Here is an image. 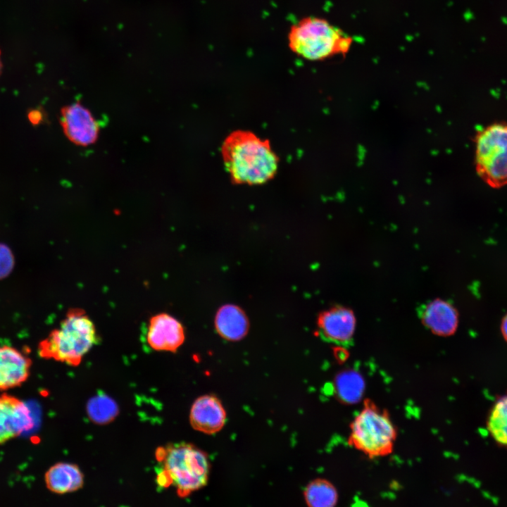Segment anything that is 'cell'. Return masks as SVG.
Here are the masks:
<instances>
[{
  "label": "cell",
  "instance_id": "cell-19",
  "mask_svg": "<svg viewBox=\"0 0 507 507\" xmlns=\"http://www.w3.org/2000/svg\"><path fill=\"white\" fill-rule=\"evenodd\" d=\"M87 413L89 419L96 424H106L118 414V407L115 401L104 393L92 397L87 404Z\"/></svg>",
  "mask_w": 507,
  "mask_h": 507
},
{
  "label": "cell",
  "instance_id": "cell-7",
  "mask_svg": "<svg viewBox=\"0 0 507 507\" xmlns=\"http://www.w3.org/2000/svg\"><path fill=\"white\" fill-rule=\"evenodd\" d=\"M27 405L16 396L0 395V444L20 436L34 427Z\"/></svg>",
  "mask_w": 507,
  "mask_h": 507
},
{
  "label": "cell",
  "instance_id": "cell-3",
  "mask_svg": "<svg viewBox=\"0 0 507 507\" xmlns=\"http://www.w3.org/2000/svg\"><path fill=\"white\" fill-rule=\"evenodd\" d=\"M156 458L161 467L158 484L163 487L173 486L180 496H187L207 484L208 457L194 446L179 443L160 447Z\"/></svg>",
  "mask_w": 507,
  "mask_h": 507
},
{
  "label": "cell",
  "instance_id": "cell-17",
  "mask_svg": "<svg viewBox=\"0 0 507 507\" xmlns=\"http://www.w3.org/2000/svg\"><path fill=\"white\" fill-rule=\"evenodd\" d=\"M364 381L361 375L354 370L339 373L334 381V389L339 400L345 403L358 402L364 391Z\"/></svg>",
  "mask_w": 507,
  "mask_h": 507
},
{
  "label": "cell",
  "instance_id": "cell-11",
  "mask_svg": "<svg viewBox=\"0 0 507 507\" xmlns=\"http://www.w3.org/2000/svg\"><path fill=\"white\" fill-rule=\"evenodd\" d=\"M189 420L194 430L205 434H214L223 427L226 413L217 397L204 395L193 403Z\"/></svg>",
  "mask_w": 507,
  "mask_h": 507
},
{
  "label": "cell",
  "instance_id": "cell-2",
  "mask_svg": "<svg viewBox=\"0 0 507 507\" xmlns=\"http://www.w3.org/2000/svg\"><path fill=\"white\" fill-rule=\"evenodd\" d=\"M96 327L79 308L69 310L59 326L38 345L39 356L69 365H78L83 356L98 342Z\"/></svg>",
  "mask_w": 507,
  "mask_h": 507
},
{
  "label": "cell",
  "instance_id": "cell-13",
  "mask_svg": "<svg viewBox=\"0 0 507 507\" xmlns=\"http://www.w3.org/2000/svg\"><path fill=\"white\" fill-rule=\"evenodd\" d=\"M46 487L51 492L63 494L75 492L84 484V476L80 468L73 463H57L45 473Z\"/></svg>",
  "mask_w": 507,
  "mask_h": 507
},
{
  "label": "cell",
  "instance_id": "cell-22",
  "mask_svg": "<svg viewBox=\"0 0 507 507\" xmlns=\"http://www.w3.org/2000/svg\"><path fill=\"white\" fill-rule=\"evenodd\" d=\"M501 331L503 339L507 343V314L502 319Z\"/></svg>",
  "mask_w": 507,
  "mask_h": 507
},
{
  "label": "cell",
  "instance_id": "cell-1",
  "mask_svg": "<svg viewBox=\"0 0 507 507\" xmlns=\"http://www.w3.org/2000/svg\"><path fill=\"white\" fill-rule=\"evenodd\" d=\"M221 155L232 182L237 184H263L277 171L279 158L269 140L251 131L238 130L228 134L222 144Z\"/></svg>",
  "mask_w": 507,
  "mask_h": 507
},
{
  "label": "cell",
  "instance_id": "cell-4",
  "mask_svg": "<svg viewBox=\"0 0 507 507\" xmlns=\"http://www.w3.org/2000/svg\"><path fill=\"white\" fill-rule=\"evenodd\" d=\"M287 40L294 54L310 61L344 56L353 44V39L342 30L316 16L304 17L292 25Z\"/></svg>",
  "mask_w": 507,
  "mask_h": 507
},
{
  "label": "cell",
  "instance_id": "cell-23",
  "mask_svg": "<svg viewBox=\"0 0 507 507\" xmlns=\"http://www.w3.org/2000/svg\"><path fill=\"white\" fill-rule=\"evenodd\" d=\"M2 70H3V64H2L1 59V51H0V75L2 73Z\"/></svg>",
  "mask_w": 507,
  "mask_h": 507
},
{
  "label": "cell",
  "instance_id": "cell-14",
  "mask_svg": "<svg viewBox=\"0 0 507 507\" xmlns=\"http://www.w3.org/2000/svg\"><path fill=\"white\" fill-rule=\"evenodd\" d=\"M215 327L219 335L229 341L244 338L249 330V320L244 311L237 306H221L215 318Z\"/></svg>",
  "mask_w": 507,
  "mask_h": 507
},
{
  "label": "cell",
  "instance_id": "cell-21",
  "mask_svg": "<svg viewBox=\"0 0 507 507\" xmlns=\"http://www.w3.org/2000/svg\"><path fill=\"white\" fill-rule=\"evenodd\" d=\"M28 118L32 124H39L43 119V114L39 110H32L28 113Z\"/></svg>",
  "mask_w": 507,
  "mask_h": 507
},
{
  "label": "cell",
  "instance_id": "cell-9",
  "mask_svg": "<svg viewBox=\"0 0 507 507\" xmlns=\"http://www.w3.org/2000/svg\"><path fill=\"white\" fill-rule=\"evenodd\" d=\"M184 330L176 318L162 313L149 320L146 342L156 351L175 352L184 341Z\"/></svg>",
  "mask_w": 507,
  "mask_h": 507
},
{
  "label": "cell",
  "instance_id": "cell-16",
  "mask_svg": "<svg viewBox=\"0 0 507 507\" xmlns=\"http://www.w3.org/2000/svg\"><path fill=\"white\" fill-rule=\"evenodd\" d=\"M486 425L489 435L497 445L507 449V392L492 405Z\"/></svg>",
  "mask_w": 507,
  "mask_h": 507
},
{
  "label": "cell",
  "instance_id": "cell-18",
  "mask_svg": "<svg viewBox=\"0 0 507 507\" xmlns=\"http://www.w3.org/2000/svg\"><path fill=\"white\" fill-rule=\"evenodd\" d=\"M304 499L311 507H332L338 501V492L328 480L316 479L305 488Z\"/></svg>",
  "mask_w": 507,
  "mask_h": 507
},
{
  "label": "cell",
  "instance_id": "cell-15",
  "mask_svg": "<svg viewBox=\"0 0 507 507\" xmlns=\"http://www.w3.org/2000/svg\"><path fill=\"white\" fill-rule=\"evenodd\" d=\"M423 320L426 326L434 333L449 336L455 332L458 316L455 308L449 303L437 299L425 308Z\"/></svg>",
  "mask_w": 507,
  "mask_h": 507
},
{
  "label": "cell",
  "instance_id": "cell-12",
  "mask_svg": "<svg viewBox=\"0 0 507 507\" xmlns=\"http://www.w3.org/2000/svg\"><path fill=\"white\" fill-rule=\"evenodd\" d=\"M321 334L330 341L344 343L351 337L355 329L353 313L343 307L332 308L322 313L318 319Z\"/></svg>",
  "mask_w": 507,
  "mask_h": 507
},
{
  "label": "cell",
  "instance_id": "cell-6",
  "mask_svg": "<svg viewBox=\"0 0 507 507\" xmlns=\"http://www.w3.org/2000/svg\"><path fill=\"white\" fill-rule=\"evenodd\" d=\"M475 142L479 177L493 188L507 185V122H497L480 130Z\"/></svg>",
  "mask_w": 507,
  "mask_h": 507
},
{
  "label": "cell",
  "instance_id": "cell-5",
  "mask_svg": "<svg viewBox=\"0 0 507 507\" xmlns=\"http://www.w3.org/2000/svg\"><path fill=\"white\" fill-rule=\"evenodd\" d=\"M348 444L370 459L390 455L397 429L387 411L366 399L349 427Z\"/></svg>",
  "mask_w": 507,
  "mask_h": 507
},
{
  "label": "cell",
  "instance_id": "cell-8",
  "mask_svg": "<svg viewBox=\"0 0 507 507\" xmlns=\"http://www.w3.org/2000/svg\"><path fill=\"white\" fill-rule=\"evenodd\" d=\"M61 123L67 137L80 146H88L96 140L99 127L92 113L79 103L61 111Z\"/></svg>",
  "mask_w": 507,
  "mask_h": 507
},
{
  "label": "cell",
  "instance_id": "cell-20",
  "mask_svg": "<svg viewBox=\"0 0 507 507\" xmlns=\"http://www.w3.org/2000/svg\"><path fill=\"white\" fill-rule=\"evenodd\" d=\"M14 258L11 249L0 244V279L8 275L13 269Z\"/></svg>",
  "mask_w": 507,
  "mask_h": 507
},
{
  "label": "cell",
  "instance_id": "cell-10",
  "mask_svg": "<svg viewBox=\"0 0 507 507\" xmlns=\"http://www.w3.org/2000/svg\"><path fill=\"white\" fill-rule=\"evenodd\" d=\"M32 360L18 349L0 345V390L20 387L29 377Z\"/></svg>",
  "mask_w": 507,
  "mask_h": 507
}]
</instances>
